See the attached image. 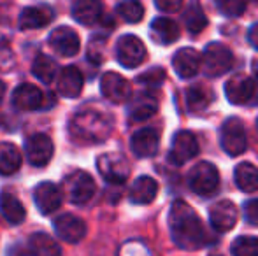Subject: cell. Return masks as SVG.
<instances>
[{
    "label": "cell",
    "instance_id": "1",
    "mask_svg": "<svg viewBox=\"0 0 258 256\" xmlns=\"http://www.w3.org/2000/svg\"><path fill=\"white\" fill-rule=\"evenodd\" d=\"M170 235L177 247L186 251H195L204 247L207 240L206 228L202 219L195 214V211L183 200H176L170 207L169 214Z\"/></svg>",
    "mask_w": 258,
    "mask_h": 256
},
{
    "label": "cell",
    "instance_id": "2",
    "mask_svg": "<svg viewBox=\"0 0 258 256\" xmlns=\"http://www.w3.org/2000/svg\"><path fill=\"white\" fill-rule=\"evenodd\" d=\"M112 116L104 109L86 107L69 121V133L79 144H100L111 135Z\"/></svg>",
    "mask_w": 258,
    "mask_h": 256
},
{
    "label": "cell",
    "instance_id": "3",
    "mask_svg": "<svg viewBox=\"0 0 258 256\" xmlns=\"http://www.w3.org/2000/svg\"><path fill=\"white\" fill-rule=\"evenodd\" d=\"M95 190V181L85 170L71 172L63 181V192L67 195V200L76 205H83L92 200Z\"/></svg>",
    "mask_w": 258,
    "mask_h": 256
},
{
    "label": "cell",
    "instance_id": "4",
    "mask_svg": "<svg viewBox=\"0 0 258 256\" xmlns=\"http://www.w3.org/2000/svg\"><path fill=\"white\" fill-rule=\"evenodd\" d=\"M225 95L234 106H246L258 99V79L246 74L230 77L225 84Z\"/></svg>",
    "mask_w": 258,
    "mask_h": 256
},
{
    "label": "cell",
    "instance_id": "5",
    "mask_svg": "<svg viewBox=\"0 0 258 256\" xmlns=\"http://www.w3.org/2000/svg\"><path fill=\"white\" fill-rule=\"evenodd\" d=\"M202 67L211 77L223 75L225 72H228L234 67V55L221 42H211V44H207L204 55H202Z\"/></svg>",
    "mask_w": 258,
    "mask_h": 256
},
{
    "label": "cell",
    "instance_id": "6",
    "mask_svg": "<svg viewBox=\"0 0 258 256\" xmlns=\"http://www.w3.org/2000/svg\"><path fill=\"white\" fill-rule=\"evenodd\" d=\"M188 185H190L191 192L201 195V197H209L220 186V172L209 161H201L190 170Z\"/></svg>",
    "mask_w": 258,
    "mask_h": 256
},
{
    "label": "cell",
    "instance_id": "7",
    "mask_svg": "<svg viewBox=\"0 0 258 256\" xmlns=\"http://www.w3.org/2000/svg\"><path fill=\"white\" fill-rule=\"evenodd\" d=\"M220 142L223 151L230 156H239L244 153L248 147V140H246L244 125L239 118H230L225 121L220 132Z\"/></svg>",
    "mask_w": 258,
    "mask_h": 256
},
{
    "label": "cell",
    "instance_id": "8",
    "mask_svg": "<svg viewBox=\"0 0 258 256\" xmlns=\"http://www.w3.org/2000/svg\"><path fill=\"white\" fill-rule=\"evenodd\" d=\"M97 168L111 185H123L130 176V165L121 154L118 153H104L97 158Z\"/></svg>",
    "mask_w": 258,
    "mask_h": 256
},
{
    "label": "cell",
    "instance_id": "9",
    "mask_svg": "<svg viewBox=\"0 0 258 256\" xmlns=\"http://www.w3.org/2000/svg\"><path fill=\"white\" fill-rule=\"evenodd\" d=\"M116 58L125 68H136L146 60L144 42L136 35H123L116 42Z\"/></svg>",
    "mask_w": 258,
    "mask_h": 256
},
{
    "label": "cell",
    "instance_id": "10",
    "mask_svg": "<svg viewBox=\"0 0 258 256\" xmlns=\"http://www.w3.org/2000/svg\"><path fill=\"white\" fill-rule=\"evenodd\" d=\"M54 153L53 140L46 133H34L25 142V154L27 160L34 167H46L51 161Z\"/></svg>",
    "mask_w": 258,
    "mask_h": 256
},
{
    "label": "cell",
    "instance_id": "11",
    "mask_svg": "<svg viewBox=\"0 0 258 256\" xmlns=\"http://www.w3.org/2000/svg\"><path fill=\"white\" fill-rule=\"evenodd\" d=\"M100 92L109 102L123 104L132 97V86L128 79H125L118 72H105L100 79Z\"/></svg>",
    "mask_w": 258,
    "mask_h": 256
},
{
    "label": "cell",
    "instance_id": "12",
    "mask_svg": "<svg viewBox=\"0 0 258 256\" xmlns=\"http://www.w3.org/2000/svg\"><path fill=\"white\" fill-rule=\"evenodd\" d=\"M199 153V142L195 135L188 130H179L174 133L172 144H170L169 160L174 165H183Z\"/></svg>",
    "mask_w": 258,
    "mask_h": 256
},
{
    "label": "cell",
    "instance_id": "13",
    "mask_svg": "<svg viewBox=\"0 0 258 256\" xmlns=\"http://www.w3.org/2000/svg\"><path fill=\"white\" fill-rule=\"evenodd\" d=\"M54 233L58 239L65 240L69 244H78L86 235V223L74 214H61L53 223Z\"/></svg>",
    "mask_w": 258,
    "mask_h": 256
},
{
    "label": "cell",
    "instance_id": "14",
    "mask_svg": "<svg viewBox=\"0 0 258 256\" xmlns=\"http://www.w3.org/2000/svg\"><path fill=\"white\" fill-rule=\"evenodd\" d=\"M237 218H239L237 207H235V204L230 200L216 202L209 211L211 226L220 233L230 232L235 226V223H237Z\"/></svg>",
    "mask_w": 258,
    "mask_h": 256
},
{
    "label": "cell",
    "instance_id": "15",
    "mask_svg": "<svg viewBox=\"0 0 258 256\" xmlns=\"http://www.w3.org/2000/svg\"><path fill=\"white\" fill-rule=\"evenodd\" d=\"M49 46L60 56H76L81 48L79 35L69 27H58L49 34Z\"/></svg>",
    "mask_w": 258,
    "mask_h": 256
},
{
    "label": "cell",
    "instance_id": "16",
    "mask_svg": "<svg viewBox=\"0 0 258 256\" xmlns=\"http://www.w3.org/2000/svg\"><path fill=\"white\" fill-rule=\"evenodd\" d=\"M61 190L54 183L44 181L34 190V202L42 216H49L61 205Z\"/></svg>",
    "mask_w": 258,
    "mask_h": 256
},
{
    "label": "cell",
    "instance_id": "17",
    "mask_svg": "<svg viewBox=\"0 0 258 256\" xmlns=\"http://www.w3.org/2000/svg\"><path fill=\"white\" fill-rule=\"evenodd\" d=\"M13 106L18 111H37L44 106V95L35 84L23 82L13 92Z\"/></svg>",
    "mask_w": 258,
    "mask_h": 256
},
{
    "label": "cell",
    "instance_id": "18",
    "mask_svg": "<svg viewBox=\"0 0 258 256\" xmlns=\"http://www.w3.org/2000/svg\"><path fill=\"white\" fill-rule=\"evenodd\" d=\"M201 65H202V55L194 48H181L172 56V67L181 79L194 77L201 70Z\"/></svg>",
    "mask_w": 258,
    "mask_h": 256
},
{
    "label": "cell",
    "instance_id": "19",
    "mask_svg": "<svg viewBox=\"0 0 258 256\" xmlns=\"http://www.w3.org/2000/svg\"><path fill=\"white\" fill-rule=\"evenodd\" d=\"M54 13L49 6H32L25 7L20 14V25L21 30H35V28H44L53 21Z\"/></svg>",
    "mask_w": 258,
    "mask_h": 256
},
{
    "label": "cell",
    "instance_id": "20",
    "mask_svg": "<svg viewBox=\"0 0 258 256\" xmlns=\"http://www.w3.org/2000/svg\"><path fill=\"white\" fill-rule=\"evenodd\" d=\"M160 140L158 133L153 128H141L130 139V147L132 153L139 158H150L158 151Z\"/></svg>",
    "mask_w": 258,
    "mask_h": 256
},
{
    "label": "cell",
    "instance_id": "21",
    "mask_svg": "<svg viewBox=\"0 0 258 256\" xmlns=\"http://www.w3.org/2000/svg\"><path fill=\"white\" fill-rule=\"evenodd\" d=\"M83 74L78 67L69 65V67L61 68L60 75H58V92L65 99H78L83 92Z\"/></svg>",
    "mask_w": 258,
    "mask_h": 256
},
{
    "label": "cell",
    "instance_id": "22",
    "mask_svg": "<svg viewBox=\"0 0 258 256\" xmlns=\"http://www.w3.org/2000/svg\"><path fill=\"white\" fill-rule=\"evenodd\" d=\"M158 111V100L153 93L141 92L134 99H130L128 104V114L134 121H144L150 120L151 116Z\"/></svg>",
    "mask_w": 258,
    "mask_h": 256
},
{
    "label": "cell",
    "instance_id": "23",
    "mask_svg": "<svg viewBox=\"0 0 258 256\" xmlns=\"http://www.w3.org/2000/svg\"><path fill=\"white\" fill-rule=\"evenodd\" d=\"M158 193V183L150 176H141L130 188V200L137 205H148L156 198Z\"/></svg>",
    "mask_w": 258,
    "mask_h": 256
},
{
    "label": "cell",
    "instance_id": "24",
    "mask_svg": "<svg viewBox=\"0 0 258 256\" xmlns=\"http://www.w3.org/2000/svg\"><path fill=\"white\" fill-rule=\"evenodd\" d=\"M150 35L156 44L169 46L179 39V27L169 18H156L150 27Z\"/></svg>",
    "mask_w": 258,
    "mask_h": 256
},
{
    "label": "cell",
    "instance_id": "25",
    "mask_svg": "<svg viewBox=\"0 0 258 256\" xmlns=\"http://www.w3.org/2000/svg\"><path fill=\"white\" fill-rule=\"evenodd\" d=\"M72 18L81 25H95L102 18V4L95 0H78L72 4Z\"/></svg>",
    "mask_w": 258,
    "mask_h": 256
},
{
    "label": "cell",
    "instance_id": "26",
    "mask_svg": "<svg viewBox=\"0 0 258 256\" xmlns=\"http://www.w3.org/2000/svg\"><path fill=\"white\" fill-rule=\"evenodd\" d=\"M214 95L209 86L194 84L186 90V107L190 113H202L211 106Z\"/></svg>",
    "mask_w": 258,
    "mask_h": 256
},
{
    "label": "cell",
    "instance_id": "27",
    "mask_svg": "<svg viewBox=\"0 0 258 256\" xmlns=\"http://www.w3.org/2000/svg\"><path fill=\"white\" fill-rule=\"evenodd\" d=\"M28 249H30L32 256H61L58 242L44 232L32 233L30 240H28Z\"/></svg>",
    "mask_w": 258,
    "mask_h": 256
},
{
    "label": "cell",
    "instance_id": "28",
    "mask_svg": "<svg viewBox=\"0 0 258 256\" xmlns=\"http://www.w3.org/2000/svg\"><path fill=\"white\" fill-rule=\"evenodd\" d=\"M235 185L241 192L253 193L258 190V168L249 161H242L234 170Z\"/></svg>",
    "mask_w": 258,
    "mask_h": 256
},
{
    "label": "cell",
    "instance_id": "29",
    "mask_svg": "<svg viewBox=\"0 0 258 256\" xmlns=\"http://www.w3.org/2000/svg\"><path fill=\"white\" fill-rule=\"evenodd\" d=\"M21 153L14 144L2 142L0 144V176H13L21 167Z\"/></svg>",
    "mask_w": 258,
    "mask_h": 256
},
{
    "label": "cell",
    "instance_id": "30",
    "mask_svg": "<svg viewBox=\"0 0 258 256\" xmlns=\"http://www.w3.org/2000/svg\"><path fill=\"white\" fill-rule=\"evenodd\" d=\"M0 211H2L4 218L11 225H20L25 219V216H27L25 205L13 193H6V192L0 195Z\"/></svg>",
    "mask_w": 258,
    "mask_h": 256
},
{
    "label": "cell",
    "instance_id": "31",
    "mask_svg": "<svg viewBox=\"0 0 258 256\" xmlns=\"http://www.w3.org/2000/svg\"><path fill=\"white\" fill-rule=\"evenodd\" d=\"M32 74L44 84H51L58 74V65L48 55H37L32 63Z\"/></svg>",
    "mask_w": 258,
    "mask_h": 256
},
{
    "label": "cell",
    "instance_id": "32",
    "mask_svg": "<svg viewBox=\"0 0 258 256\" xmlns=\"http://www.w3.org/2000/svg\"><path fill=\"white\" fill-rule=\"evenodd\" d=\"M183 21L186 25L188 32H191V34H201L207 27V16L199 4H190L186 7L183 14Z\"/></svg>",
    "mask_w": 258,
    "mask_h": 256
},
{
    "label": "cell",
    "instance_id": "33",
    "mask_svg": "<svg viewBox=\"0 0 258 256\" xmlns=\"http://www.w3.org/2000/svg\"><path fill=\"white\" fill-rule=\"evenodd\" d=\"M116 13L119 14L123 21L126 23H139L144 16V7L141 2L136 0H128V2H119L116 6Z\"/></svg>",
    "mask_w": 258,
    "mask_h": 256
},
{
    "label": "cell",
    "instance_id": "34",
    "mask_svg": "<svg viewBox=\"0 0 258 256\" xmlns=\"http://www.w3.org/2000/svg\"><path fill=\"white\" fill-rule=\"evenodd\" d=\"M234 256H258V237L241 235L232 242L230 247Z\"/></svg>",
    "mask_w": 258,
    "mask_h": 256
},
{
    "label": "cell",
    "instance_id": "35",
    "mask_svg": "<svg viewBox=\"0 0 258 256\" xmlns=\"http://www.w3.org/2000/svg\"><path fill=\"white\" fill-rule=\"evenodd\" d=\"M88 60L93 63H102L104 62V55H105V37L102 35H95V37L90 39V44H88Z\"/></svg>",
    "mask_w": 258,
    "mask_h": 256
},
{
    "label": "cell",
    "instance_id": "36",
    "mask_svg": "<svg viewBox=\"0 0 258 256\" xmlns=\"http://www.w3.org/2000/svg\"><path fill=\"white\" fill-rule=\"evenodd\" d=\"M163 81H165V70L160 67L150 68V70H146L144 74H141L139 77H137V82L143 86H148V88H156V86H160Z\"/></svg>",
    "mask_w": 258,
    "mask_h": 256
},
{
    "label": "cell",
    "instance_id": "37",
    "mask_svg": "<svg viewBox=\"0 0 258 256\" xmlns=\"http://www.w3.org/2000/svg\"><path fill=\"white\" fill-rule=\"evenodd\" d=\"M216 7L225 16L235 18V16H241L246 11V2H242V0H221V2L216 4Z\"/></svg>",
    "mask_w": 258,
    "mask_h": 256
},
{
    "label": "cell",
    "instance_id": "38",
    "mask_svg": "<svg viewBox=\"0 0 258 256\" xmlns=\"http://www.w3.org/2000/svg\"><path fill=\"white\" fill-rule=\"evenodd\" d=\"M119 256H151L150 251L146 249V246H143L137 240H132V242H126L125 246L119 249Z\"/></svg>",
    "mask_w": 258,
    "mask_h": 256
},
{
    "label": "cell",
    "instance_id": "39",
    "mask_svg": "<svg viewBox=\"0 0 258 256\" xmlns=\"http://www.w3.org/2000/svg\"><path fill=\"white\" fill-rule=\"evenodd\" d=\"M244 218L249 225H258V198L248 200L244 204Z\"/></svg>",
    "mask_w": 258,
    "mask_h": 256
},
{
    "label": "cell",
    "instance_id": "40",
    "mask_svg": "<svg viewBox=\"0 0 258 256\" xmlns=\"http://www.w3.org/2000/svg\"><path fill=\"white\" fill-rule=\"evenodd\" d=\"M13 51L9 49V46L4 41H0V70L9 68L13 65Z\"/></svg>",
    "mask_w": 258,
    "mask_h": 256
},
{
    "label": "cell",
    "instance_id": "41",
    "mask_svg": "<svg viewBox=\"0 0 258 256\" xmlns=\"http://www.w3.org/2000/svg\"><path fill=\"white\" fill-rule=\"evenodd\" d=\"M156 9L163 11V13H174V11L181 9L183 4L179 0H156Z\"/></svg>",
    "mask_w": 258,
    "mask_h": 256
},
{
    "label": "cell",
    "instance_id": "42",
    "mask_svg": "<svg viewBox=\"0 0 258 256\" xmlns=\"http://www.w3.org/2000/svg\"><path fill=\"white\" fill-rule=\"evenodd\" d=\"M248 41L258 51V23L251 25V28H249V32H248Z\"/></svg>",
    "mask_w": 258,
    "mask_h": 256
},
{
    "label": "cell",
    "instance_id": "43",
    "mask_svg": "<svg viewBox=\"0 0 258 256\" xmlns=\"http://www.w3.org/2000/svg\"><path fill=\"white\" fill-rule=\"evenodd\" d=\"M4 95H6V84L0 81V104H2V100H4Z\"/></svg>",
    "mask_w": 258,
    "mask_h": 256
}]
</instances>
